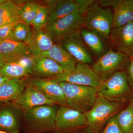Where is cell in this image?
<instances>
[{
    "label": "cell",
    "instance_id": "obj_30",
    "mask_svg": "<svg viewBox=\"0 0 133 133\" xmlns=\"http://www.w3.org/2000/svg\"><path fill=\"white\" fill-rule=\"evenodd\" d=\"M101 133H124L116 121L115 116L107 122L104 128Z\"/></svg>",
    "mask_w": 133,
    "mask_h": 133
},
{
    "label": "cell",
    "instance_id": "obj_21",
    "mask_svg": "<svg viewBox=\"0 0 133 133\" xmlns=\"http://www.w3.org/2000/svg\"><path fill=\"white\" fill-rule=\"evenodd\" d=\"M23 2L7 0L0 5V27L21 22L20 12Z\"/></svg>",
    "mask_w": 133,
    "mask_h": 133
},
{
    "label": "cell",
    "instance_id": "obj_19",
    "mask_svg": "<svg viewBox=\"0 0 133 133\" xmlns=\"http://www.w3.org/2000/svg\"><path fill=\"white\" fill-rule=\"evenodd\" d=\"M41 56L51 58L62 67L65 72L74 68L78 62L59 44H54L48 51Z\"/></svg>",
    "mask_w": 133,
    "mask_h": 133
},
{
    "label": "cell",
    "instance_id": "obj_3",
    "mask_svg": "<svg viewBox=\"0 0 133 133\" xmlns=\"http://www.w3.org/2000/svg\"><path fill=\"white\" fill-rule=\"evenodd\" d=\"M87 8L80 7L70 14L60 18L44 28L54 44H60L65 39L84 28V16Z\"/></svg>",
    "mask_w": 133,
    "mask_h": 133
},
{
    "label": "cell",
    "instance_id": "obj_27",
    "mask_svg": "<svg viewBox=\"0 0 133 133\" xmlns=\"http://www.w3.org/2000/svg\"><path fill=\"white\" fill-rule=\"evenodd\" d=\"M28 25L21 22L14 27L12 40L26 43L28 44L31 35Z\"/></svg>",
    "mask_w": 133,
    "mask_h": 133
},
{
    "label": "cell",
    "instance_id": "obj_32",
    "mask_svg": "<svg viewBox=\"0 0 133 133\" xmlns=\"http://www.w3.org/2000/svg\"><path fill=\"white\" fill-rule=\"evenodd\" d=\"M128 81L133 93V56L131 57V59L126 69Z\"/></svg>",
    "mask_w": 133,
    "mask_h": 133
},
{
    "label": "cell",
    "instance_id": "obj_18",
    "mask_svg": "<svg viewBox=\"0 0 133 133\" xmlns=\"http://www.w3.org/2000/svg\"><path fill=\"white\" fill-rule=\"evenodd\" d=\"M64 72L62 67L51 58L42 56L35 57L31 74L48 77H55Z\"/></svg>",
    "mask_w": 133,
    "mask_h": 133
},
{
    "label": "cell",
    "instance_id": "obj_37",
    "mask_svg": "<svg viewBox=\"0 0 133 133\" xmlns=\"http://www.w3.org/2000/svg\"><path fill=\"white\" fill-rule=\"evenodd\" d=\"M130 102H131L133 104V93L132 94V97H131V99L130 100Z\"/></svg>",
    "mask_w": 133,
    "mask_h": 133
},
{
    "label": "cell",
    "instance_id": "obj_22",
    "mask_svg": "<svg viewBox=\"0 0 133 133\" xmlns=\"http://www.w3.org/2000/svg\"><path fill=\"white\" fill-rule=\"evenodd\" d=\"M54 44L49 33L42 30L31 34L28 45L30 54L36 57L48 51Z\"/></svg>",
    "mask_w": 133,
    "mask_h": 133
},
{
    "label": "cell",
    "instance_id": "obj_2",
    "mask_svg": "<svg viewBox=\"0 0 133 133\" xmlns=\"http://www.w3.org/2000/svg\"><path fill=\"white\" fill-rule=\"evenodd\" d=\"M129 103L113 102L98 96L92 107L84 113L87 126L94 133H101L107 122Z\"/></svg>",
    "mask_w": 133,
    "mask_h": 133
},
{
    "label": "cell",
    "instance_id": "obj_38",
    "mask_svg": "<svg viewBox=\"0 0 133 133\" xmlns=\"http://www.w3.org/2000/svg\"><path fill=\"white\" fill-rule=\"evenodd\" d=\"M44 133H60L58 132H57V131H53V132H46Z\"/></svg>",
    "mask_w": 133,
    "mask_h": 133
},
{
    "label": "cell",
    "instance_id": "obj_15",
    "mask_svg": "<svg viewBox=\"0 0 133 133\" xmlns=\"http://www.w3.org/2000/svg\"><path fill=\"white\" fill-rule=\"evenodd\" d=\"M48 9V23L45 27L80 7L79 0H50L45 1Z\"/></svg>",
    "mask_w": 133,
    "mask_h": 133
},
{
    "label": "cell",
    "instance_id": "obj_35",
    "mask_svg": "<svg viewBox=\"0 0 133 133\" xmlns=\"http://www.w3.org/2000/svg\"><path fill=\"white\" fill-rule=\"evenodd\" d=\"M9 79H10L5 77L4 76H3L1 74H0V85L4 84Z\"/></svg>",
    "mask_w": 133,
    "mask_h": 133
},
{
    "label": "cell",
    "instance_id": "obj_29",
    "mask_svg": "<svg viewBox=\"0 0 133 133\" xmlns=\"http://www.w3.org/2000/svg\"><path fill=\"white\" fill-rule=\"evenodd\" d=\"M35 57L30 54L23 55L18 58L14 62H16L27 69L31 74L34 63H35Z\"/></svg>",
    "mask_w": 133,
    "mask_h": 133
},
{
    "label": "cell",
    "instance_id": "obj_36",
    "mask_svg": "<svg viewBox=\"0 0 133 133\" xmlns=\"http://www.w3.org/2000/svg\"><path fill=\"white\" fill-rule=\"evenodd\" d=\"M7 0H0V5L6 1Z\"/></svg>",
    "mask_w": 133,
    "mask_h": 133
},
{
    "label": "cell",
    "instance_id": "obj_12",
    "mask_svg": "<svg viewBox=\"0 0 133 133\" xmlns=\"http://www.w3.org/2000/svg\"><path fill=\"white\" fill-rule=\"evenodd\" d=\"M98 2L102 6L111 8L112 10V28L133 21V0H102Z\"/></svg>",
    "mask_w": 133,
    "mask_h": 133
},
{
    "label": "cell",
    "instance_id": "obj_28",
    "mask_svg": "<svg viewBox=\"0 0 133 133\" xmlns=\"http://www.w3.org/2000/svg\"><path fill=\"white\" fill-rule=\"evenodd\" d=\"M48 17V7L46 5H41L31 23V25L33 26L36 31L42 30L47 25Z\"/></svg>",
    "mask_w": 133,
    "mask_h": 133
},
{
    "label": "cell",
    "instance_id": "obj_24",
    "mask_svg": "<svg viewBox=\"0 0 133 133\" xmlns=\"http://www.w3.org/2000/svg\"><path fill=\"white\" fill-rule=\"evenodd\" d=\"M124 133H133V104L129 103L125 108L115 116Z\"/></svg>",
    "mask_w": 133,
    "mask_h": 133
},
{
    "label": "cell",
    "instance_id": "obj_17",
    "mask_svg": "<svg viewBox=\"0 0 133 133\" xmlns=\"http://www.w3.org/2000/svg\"><path fill=\"white\" fill-rule=\"evenodd\" d=\"M16 109L14 104L0 107V130L9 133H20L21 125Z\"/></svg>",
    "mask_w": 133,
    "mask_h": 133
},
{
    "label": "cell",
    "instance_id": "obj_16",
    "mask_svg": "<svg viewBox=\"0 0 133 133\" xmlns=\"http://www.w3.org/2000/svg\"><path fill=\"white\" fill-rule=\"evenodd\" d=\"M80 34L84 42L97 59L112 48L109 40L96 32L83 28Z\"/></svg>",
    "mask_w": 133,
    "mask_h": 133
},
{
    "label": "cell",
    "instance_id": "obj_10",
    "mask_svg": "<svg viewBox=\"0 0 133 133\" xmlns=\"http://www.w3.org/2000/svg\"><path fill=\"white\" fill-rule=\"evenodd\" d=\"M112 49L130 57L133 56V21L112 28L109 37Z\"/></svg>",
    "mask_w": 133,
    "mask_h": 133
},
{
    "label": "cell",
    "instance_id": "obj_13",
    "mask_svg": "<svg viewBox=\"0 0 133 133\" xmlns=\"http://www.w3.org/2000/svg\"><path fill=\"white\" fill-rule=\"evenodd\" d=\"M13 102L17 108L24 110L43 105L55 104L43 94L30 83L26 86L19 97Z\"/></svg>",
    "mask_w": 133,
    "mask_h": 133
},
{
    "label": "cell",
    "instance_id": "obj_1",
    "mask_svg": "<svg viewBox=\"0 0 133 133\" xmlns=\"http://www.w3.org/2000/svg\"><path fill=\"white\" fill-rule=\"evenodd\" d=\"M58 105H43L24 110V133H44L56 131Z\"/></svg>",
    "mask_w": 133,
    "mask_h": 133
},
{
    "label": "cell",
    "instance_id": "obj_11",
    "mask_svg": "<svg viewBox=\"0 0 133 133\" xmlns=\"http://www.w3.org/2000/svg\"><path fill=\"white\" fill-rule=\"evenodd\" d=\"M78 63L92 65L95 57L83 41L80 31L65 39L60 44Z\"/></svg>",
    "mask_w": 133,
    "mask_h": 133
},
{
    "label": "cell",
    "instance_id": "obj_23",
    "mask_svg": "<svg viewBox=\"0 0 133 133\" xmlns=\"http://www.w3.org/2000/svg\"><path fill=\"white\" fill-rule=\"evenodd\" d=\"M26 86L23 80L9 79L0 85V102H13L19 97Z\"/></svg>",
    "mask_w": 133,
    "mask_h": 133
},
{
    "label": "cell",
    "instance_id": "obj_14",
    "mask_svg": "<svg viewBox=\"0 0 133 133\" xmlns=\"http://www.w3.org/2000/svg\"><path fill=\"white\" fill-rule=\"evenodd\" d=\"M30 84L43 94L55 104L67 106L63 88L59 82L54 79H33Z\"/></svg>",
    "mask_w": 133,
    "mask_h": 133
},
{
    "label": "cell",
    "instance_id": "obj_41",
    "mask_svg": "<svg viewBox=\"0 0 133 133\" xmlns=\"http://www.w3.org/2000/svg\"><path fill=\"white\" fill-rule=\"evenodd\" d=\"M1 102H0V105H1Z\"/></svg>",
    "mask_w": 133,
    "mask_h": 133
},
{
    "label": "cell",
    "instance_id": "obj_39",
    "mask_svg": "<svg viewBox=\"0 0 133 133\" xmlns=\"http://www.w3.org/2000/svg\"><path fill=\"white\" fill-rule=\"evenodd\" d=\"M0 133H9L7 132H5V131H1L0 130Z\"/></svg>",
    "mask_w": 133,
    "mask_h": 133
},
{
    "label": "cell",
    "instance_id": "obj_26",
    "mask_svg": "<svg viewBox=\"0 0 133 133\" xmlns=\"http://www.w3.org/2000/svg\"><path fill=\"white\" fill-rule=\"evenodd\" d=\"M41 5L35 2H28L24 3L22 6L20 12L21 21L29 26L35 18L38 9Z\"/></svg>",
    "mask_w": 133,
    "mask_h": 133
},
{
    "label": "cell",
    "instance_id": "obj_4",
    "mask_svg": "<svg viewBox=\"0 0 133 133\" xmlns=\"http://www.w3.org/2000/svg\"><path fill=\"white\" fill-rule=\"evenodd\" d=\"M59 83L64 92L67 106L82 113L92 107L98 97L97 90L93 87L66 82Z\"/></svg>",
    "mask_w": 133,
    "mask_h": 133
},
{
    "label": "cell",
    "instance_id": "obj_34",
    "mask_svg": "<svg viewBox=\"0 0 133 133\" xmlns=\"http://www.w3.org/2000/svg\"><path fill=\"white\" fill-rule=\"evenodd\" d=\"M6 63H7L6 59L3 56L2 54L0 53V68L2 67Z\"/></svg>",
    "mask_w": 133,
    "mask_h": 133
},
{
    "label": "cell",
    "instance_id": "obj_20",
    "mask_svg": "<svg viewBox=\"0 0 133 133\" xmlns=\"http://www.w3.org/2000/svg\"><path fill=\"white\" fill-rule=\"evenodd\" d=\"M0 53L7 62H14L22 56L30 54L27 44L12 39L2 40L0 43Z\"/></svg>",
    "mask_w": 133,
    "mask_h": 133
},
{
    "label": "cell",
    "instance_id": "obj_31",
    "mask_svg": "<svg viewBox=\"0 0 133 133\" xmlns=\"http://www.w3.org/2000/svg\"><path fill=\"white\" fill-rule=\"evenodd\" d=\"M16 24H8L0 27V38L2 40H12L14 27Z\"/></svg>",
    "mask_w": 133,
    "mask_h": 133
},
{
    "label": "cell",
    "instance_id": "obj_8",
    "mask_svg": "<svg viewBox=\"0 0 133 133\" xmlns=\"http://www.w3.org/2000/svg\"><path fill=\"white\" fill-rule=\"evenodd\" d=\"M53 79L58 82H66L91 87L97 90L102 81L91 65L79 63L71 70L65 72Z\"/></svg>",
    "mask_w": 133,
    "mask_h": 133
},
{
    "label": "cell",
    "instance_id": "obj_33",
    "mask_svg": "<svg viewBox=\"0 0 133 133\" xmlns=\"http://www.w3.org/2000/svg\"><path fill=\"white\" fill-rule=\"evenodd\" d=\"M76 133H94L93 131L88 126L86 127L79 131H78Z\"/></svg>",
    "mask_w": 133,
    "mask_h": 133
},
{
    "label": "cell",
    "instance_id": "obj_9",
    "mask_svg": "<svg viewBox=\"0 0 133 133\" xmlns=\"http://www.w3.org/2000/svg\"><path fill=\"white\" fill-rule=\"evenodd\" d=\"M87 126L84 114L66 106H60L58 108L56 119L57 132L72 133Z\"/></svg>",
    "mask_w": 133,
    "mask_h": 133
},
{
    "label": "cell",
    "instance_id": "obj_6",
    "mask_svg": "<svg viewBox=\"0 0 133 133\" xmlns=\"http://www.w3.org/2000/svg\"><path fill=\"white\" fill-rule=\"evenodd\" d=\"M113 22V13L111 9L102 6L97 1L86 11L84 28L109 40Z\"/></svg>",
    "mask_w": 133,
    "mask_h": 133
},
{
    "label": "cell",
    "instance_id": "obj_5",
    "mask_svg": "<svg viewBox=\"0 0 133 133\" xmlns=\"http://www.w3.org/2000/svg\"><path fill=\"white\" fill-rule=\"evenodd\" d=\"M97 91L98 96L115 102L129 103L132 94L126 70L116 72L102 81Z\"/></svg>",
    "mask_w": 133,
    "mask_h": 133
},
{
    "label": "cell",
    "instance_id": "obj_25",
    "mask_svg": "<svg viewBox=\"0 0 133 133\" xmlns=\"http://www.w3.org/2000/svg\"><path fill=\"white\" fill-rule=\"evenodd\" d=\"M0 74L9 79H20L30 75L28 71L16 62H7L0 68Z\"/></svg>",
    "mask_w": 133,
    "mask_h": 133
},
{
    "label": "cell",
    "instance_id": "obj_40",
    "mask_svg": "<svg viewBox=\"0 0 133 133\" xmlns=\"http://www.w3.org/2000/svg\"><path fill=\"white\" fill-rule=\"evenodd\" d=\"M2 40L1 39V38H0V43H1V41H2Z\"/></svg>",
    "mask_w": 133,
    "mask_h": 133
},
{
    "label": "cell",
    "instance_id": "obj_7",
    "mask_svg": "<svg viewBox=\"0 0 133 133\" xmlns=\"http://www.w3.org/2000/svg\"><path fill=\"white\" fill-rule=\"evenodd\" d=\"M130 59L131 57L111 48L91 66L104 81L116 72L125 70Z\"/></svg>",
    "mask_w": 133,
    "mask_h": 133
}]
</instances>
